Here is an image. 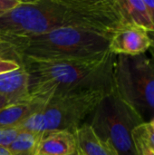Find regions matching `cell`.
Wrapping results in <instances>:
<instances>
[{"label":"cell","mask_w":154,"mask_h":155,"mask_svg":"<svg viewBox=\"0 0 154 155\" xmlns=\"http://www.w3.org/2000/svg\"><path fill=\"white\" fill-rule=\"evenodd\" d=\"M121 25L115 0H20L0 15V39L25 38L64 27L113 35Z\"/></svg>","instance_id":"1"},{"label":"cell","mask_w":154,"mask_h":155,"mask_svg":"<svg viewBox=\"0 0 154 155\" xmlns=\"http://www.w3.org/2000/svg\"><path fill=\"white\" fill-rule=\"evenodd\" d=\"M115 56L108 51L84 59H20L19 64L28 76L30 98L45 104L54 98L81 93H112Z\"/></svg>","instance_id":"2"},{"label":"cell","mask_w":154,"mask_h":155,"mask_svg":"<svg viewBox=\"0 0 154 155\" xmlns=\"http://www.w3.org/2000/svg\"><path fill=\"white\" fill-rule=\"evenodd\" d=\"M111 36L110 34L85 28L64 27L39 35L5 42L12 45L19 62L20 59L74 60L108 52Z\"/></svg>","instance_id":"3"},{"label":"cell","mask_w":154,"mask_h":155,"mask_svg":"<svg viewBox=\"0 0 154 155\" xmlns=\"http://www.w3.org/2000/svg\"><path fill=\"white\" fill-rule=\"evenodd\" d=\"M113 92L143 120L154 119V60L144 54H117L113 74Z\"/></svg>","instance_id":"4"},{"label":"cell","mask_w":154,"mask_h":155,"mask_svg":"<svg viewBox=\"0 0 154 155\" xmlns=\"http://www.w3.org/2000/svg\"><path fill=\"white\" fill-rule=\"evenodd\" d=\"M85 123L116 155H138L133 131L144 123L113 91L101 100Z\"/></svg>","instance_id":"5"},{"label":"cell","mask_w":154,"mask_h":155,"mask_svg":"<svg viewBox=\"0 0 154 155\" xmlns=\"http://www.w3.org/2000/svg\"><path fill=\"white\" fill-rule=\"evenodd\" d=\"M109 94L100 91L87 92L46 102L38 111L44 133L49 131L75 133L87 121L101 100Z\"/></svg>","instance_id":"6"},{"label":"cell","mask_w":154,"mask_h":155,"mask_svg":"<svg viewBox=\"0 0 154 155\" xmlns=\"http://www.w3.org/2000/svg\"><path fill=\"white\" fill-rule=\"evenodd\" d=\"M152 41L148 33L137 26L121 25L113 33L109 51L113 54L139 55L149 50Z\"/></svg>","instance_id":"7"},{"label":"cell","mask_w":154,"mask_h":155,"mask_svg":"<svg viewBox=\"0 0 154 155\" xmlns=\"http://www.w3.org/2000/svg\"><path fill=\"white\" fill-rule=\"evenodd\" d=\"M0 95L10 104L32 100L28 91V76L22 64L18 69L0 74Z\"/></svg>","instance_id":"8"},{"label":"cell","mask_w":154,"mask_h":155,"mask_svg":"<svg viewBox=\"0 0 154 155\" xmlns=\"http://www.w3.org/2000/svg\"><path fill=\"white\" fill-rule=\"evenodd\" d=\"M78 152L75 133L49 131L41 134L38 155H69Z\"/></svg>","instance_id":"9"},{"label":"cell","mask_w":154,"mask_h":155,"mask_svg":"<svg viewBox=\"0 0 154 155\" xmlns=\"http://www.w3.org/2000/svg\"><path fill=\"white\" fill-rule=\"evenodd\" d=\"M122 25L137 26L147 33L153 31L152 18L144 0H115Z\"/></svg>","instance_id":"10"},{"label":"cell","mask_w":154,"mask_h":155,"mask_svg":"<svg viewBox=\"0 0 154 155\" xmlns=\"http://www.w3.org/2000/svg\"><path fill=\"white\" fill-rule=\"evenodd\" d=\"M44 104L39 101L30 100L5 106L0 109V129L17 127L28 116L39 111Z\"/></svg>","instance_id":"11"},{"label":"cell","mask_w":154,"mask_h":155,"mask_svg":"<svg viewBox=\"0 0 154 155\" xmlns=\"http://www.w3.org/2000/svg\"><path fill=\"white\" fill-rule=\"evenodd\" d=\"M75 136L78 152L83 155H116L105 143L97 137L87 123L76 130Z\"/></svg>","instance_id":"12"},{"label":"cell","mask_w":154,"mask_h":155,"mask_svg":"<svg viewBox=\"0 0 154 155\" xmlns=\"http://www.w3.org/2000/svg\"><path fill=\"white\" fill-rule=\"evenodd\" d=\"M41 134L21 131L15 140L8 147L11 154L38 155V145Z\"/></svg>","instance_id":"13"},{"label":"cell","mask_w":154,"mask_h":155,"mask_svg":"<svg viewBox=\"0 0 154 155\" xmlns=\"http://www.w3.org/2000/svg\"><path fill=\"white\" fill-rule=\"evenodd\" d=\"M133 141L136 147V151L138 155H154V151L148 145L143 131V124L137 126L133 131Z\"/></svg>","instance_id":"14"},{"label":"cell","mask_w":154,"mask_h":155,"mask_svg":"<svg viewBox=\"0 0 154 155\" xmlns=\"http://www.w3.org/2000/svg\"><path fill=\"white\" fill-rule=\"evenodd\" d=\"M21 131L17 127L0 129V145L8 148Z\"/></svg>","instance_id":"15"},{"label":"cell","mask_w":154,"mask_h":155,"mask_svg":"<svg viewBox=\"0 0 154 155\" xmlns=\"http://www.w3.org/2000/svg\"><path fill=\"white\" fill-rule=\"evenodd\" d=\"M0 57L15 60L19 63V58L15 53L12 45L2 39H0Z\"/></svg>","instance_id":"16"},{"label":"cell","mask_w":154,"mask_h":155,"mask_svg":"<svg viewBox=\"0 0 154 155\" xmlns=\"http://www.w3.org/2000/svg\"><path fill=\"white\" fill-rule=\"evenodd\" d=\"M19 67L20 64L17 61L0 57V74L18 69Z\"/></svg>","instance_id":"17"},{"label":"cell","mask_w":154,"mask_h":155,"mask_svg":"<svg viewBox=\"0 0 154 155\" xmlns=\"http://www.w3.org/2000/svg\"><path fill=\"white\" fill-rule=\"evenodd\" d=\"M143 131L144 138L148 145L154 151V131L151 127L150 124H143Z\"/></svg>","instance_id":"18"},{"label":"cell","mask_w":154,"mask_h":155,"mask_svg":"<svg viewBox=\"0 0 154 155\" xmlns=\"http://www.w3.org/2000/svg\"><path fill=\"white\" fill-rule=\"evenodd\" d=\"M20 0H0V15L9 11L19 4Z\"/></svg>","instance_id":"19"},{"label":"cell","mask_w":154,"mask_h":155,"mask_svg":"<svg viewBox=\"0 0 154 155\" xmlns=\"http://www.w3.org/2000/svg\"><path fill=\"white\" fill-rule=\"evenodd\" d=\"M144 3L146 5V6L148 7L151 18H152V22L153 25V31L152 33H148V35L151 39L152 42H154V1L152 0H144Z\"/></svg>","instance_id":"20"},{"label":"cell","mask_w":154,"mask_h":155,"mask_svg":"<svg viewBox=\"0 0 154 155\" xmlns=\"http://www.w3.org/2000/svg\"><path fill=\"white\" fill-rule=\"evenodd\" d=\"M0 155H12L9 149L6 148V147H4V146H1L0 145Z\"/></svg>","instance_id":"21"},{"label":"cell","mask_w":154,"mask_h":155,"mask_svg":"<svg viewBox=\"0 0 154 155\" xmlns=\"http://www.w3.org/2000/svg\"><path fill=\"white\" fill-rule=\"evenodd\" d=\"M8 104H10L8 103V101H7L5 98H4L3 96L0 95V109L4 108L5 106H6V105H8Z\"/></svg>","instance_id":"22"},{"label":"cell","mask_w":154,"mask_h":155,"mask_svg":"<svg viewBox=\"0 0 154 155\" xmlns=\"http://www.w3.org/2000/svg\"><path fill=\"white\" fill-rule=\"evenodd\" d=\"M149 50H150V53H151V54H152V58L154 60V42H152Z\"/></svg>","instance_id":"23"},{"label":"cell","mask_w":154,"mask_h":155,"mask_svg":"<svg viewBox=\"0 0 154 155\" xmlns=\"http://www.w3.org/2000/svg\"><path fill=\"white\" fill-rule=\"evenodd\" d=\"M149 124H150L151 127H152V128L153 129V131H154V119L152 120V122H151V123H149Z\"/></svg>","instance_id":"24"},{"label":"cell","mask_w":154,"mask_h":155,"mask_svg":"<svg viewBox=\"0 0 154 155\" xmlns=\"http://www.w3.org/2000/svg\"><path fill=\"white\" fill-rule=\"evenodd\" d=\"M69 155H79V153L77 152V153H73V154H69Z\"/></svg>","instance_id":"25"},{"label":"cell","mask_w":154,"mask_h":155,"mask_svg":"<svg viewBox=\"0 0 154 155\" xmlns=\"http://www.w3.org/2000/svg\"><path fill=\"white\" fill-rule=\"evenodd\" d=\"M78 153H79V152H78ZM79 155H83V154H82V153H79Z\"/></svg>","instance_id":"26"}]
</instances>
